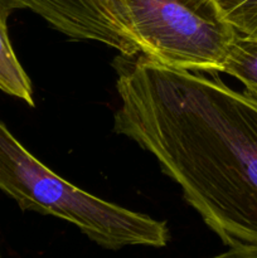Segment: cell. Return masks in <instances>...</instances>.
Masks as SVG:
<instances>
[{
  "mask_svg": "<svg viewBox=\"0 0 257 258\" xmlns=\"http://www.w3.org/2000/svg\"><path fill=\"white\" fill-rule=\"evenodd\" d=\"M116 71V133L156 159L224 246L257 258V101L141 53Z\"/></svg>",
  "mask_w": 257,
  "mask_h": 258,
  "instance_id": "6da1fadb",
  "label": "cell"
},
{
  "mask_svg": "<svg viewBox=\"0 0 257 258\" xmlns=\"http://www.w3.org/2000/svg\"><path fill=\"white\" fill-rule=\"evenodd\" d=\"M0 190L20 209L70 222L106 249L164 247L165 222L130 211L73 185L33 156L0 121Z\"/></svg>",
  "mask_w": 257,
  "mask_h": 258,
  "instance_id": "7a4b0ae2",
  "label": "cell"
},
{
  "mask_svg": "<svg viewBox=\"0 0 257 258\" xmlns=\"http://www.w3.org/2000/svg\"><path fill=\"white\" fill-rule=\"evenodd\" d=\"M143 53L168 67L217 75L237 33L216 0H122Z\"/></svg>",
  "mask_w": 257,
  "mask_h": 258,
  "instance_id": "3957f363",
  "label": "cell"
},
{
  "mask_svg": "<svg viewBox=\"0 0 257 258\" xmlns=\"http://www.w3.org/2000/svg\"><path fill=\"white\" fill-rule=\"evenodd\" d=\"M0 7L30 10L67 37L102 43L121 55L143 53L122 0H0Z\"/></svg>",
  "mask_w": 257,
  "mask_h": 258,
  "instance_id": "277c9868",
  "label": "cell"
},
{
  "mask_svg": "<svg viewBox=\"0 0 257 258\" xmlns=\"http://www.w3.org/2000/svg\"><path fill=\"white\" fill-rule=\"evenodd\" d=\"M12 13L0 7V91L34 106L29 77L20 64L8 34V18Z\"/></svg>",
  "mask_w": 257,
  "mask_h": 258,
  "instance_id": "5b68a950",
  "label": "cell"
},
{
  "mask_svg": "<svg viewBox=\"0 0 257 258\" xmlns=\"http://www.w3.org/2000/svg\"><path fill=\"white\" fill-rule=\"evenodd\" d=\"M223 73L238 80L243 85L244 93L257 101V39L236 34Z\"/></svg>",
  "mask_w": 257,
  "mask_h": 258,
  "instance_id": "8992f818",
  "label": "cell"
},
{
  "mask_svg": "<svg viewBox=\"0 0 257 258\" xmlns=\"http://www.w3.org/2000/svg\"><path fill=\"white\" fill-rule=\"evenodd\" d=\"M237 34L257 39V0H216Z\"/></svg>",
  "mask_w": 257,
  "mask_h": 258,
  "instance_id": "52a82bcc",
  "label": "cell"
},
{
  "mask_svg": "<svg viewBox=\"0 0 257 258\" xmlns=\"http://www.w3.org/2000/svg\"><path fill=\"white\" fill-rule=\"evenodd\" d=\"M211 258H256V257H253L252 254H249V253H246V252L237 251V249L229 248L228 251L224 252V253L217 254V256L211 257Z\"/></svg>",
  "mask_w": 257,
  "mask_h": 258,
  "instance_id": "ba28073f",
  "label": "cell"
}]
</instances>
